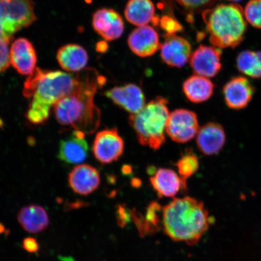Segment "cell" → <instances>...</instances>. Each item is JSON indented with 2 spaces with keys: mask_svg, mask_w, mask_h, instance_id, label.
<instances>
[{
  "mask_svg": "<svg viewBox=\"0 0 261 261\" xmlns=\"http://www.w3.org/2000/svg\"><path fill=\"white\" fill-rule=\"evenodd\" d=\"M106 83L105 77L94 68H86L78 72L74 90L54 106L57 122L85 135L95 132L100 125L101 112L94 103V96Z\"/></svg>",
  "mask_w": 261,
  "mask_h": 261,
  "instance_id": "cell-1",
  "label": "cell"
},
{
  "mask_svg": "<svg viewBox=\"0 0 261 261\" xmlns=\"http://www.w3.org/2000/svg\"><path fill=\"white\" fill-rule=\"evenodd\" d=\"M77 81L78 73L36 68L25 81L22 91L25 97L32 99L25 114L29 121L37 125L47 122L51 107L72 92Z\"/></svg>",
  "mask_w": 261,
  "mask_h": 261,
  "instance_id": "cell-2",
  "label": "cell"
},
{
  "mask_svg": "<svg viewBox=\"0 0 261 261\" xmlns=\"http://www.w3.org/2000/svg\"><path fill=\"white\" fill-rule=\"evenodd\" d=\"M210 214L194 198H174L162 210L163 231L171 240L189 246L198 243L210 227Z\"/></svg>",
  "mask_w": 261,
  "mask_h": 261,
  "instance_id": "cell-3",
  "label": "cell"
},
{
  "mask_svg": "<svg viewBox=\"0 0 261 261\" xmlns=\"http://www.w3.org/2000/svg\"><path fill=\"white\" fill-rule=\"evenodd\" d=\"M203 17L211 43L219 48H236L244 40L247 23L244 11L237 4H221L205 10Z\"/></svg>",
  "mask_w": 261,
  "mask_h": 261,
  "instance_id": "cell-4",
  "label": "cell"
},
{
  "mask_svg": "<svg viewBox=\"0 0 261 261\" xmlns=\"http://www.w3.org/2000/svg\"><path fill=\"white\" fill-rule=\"evenodd\" d=\"M168 100L158 96L146 104L138 113L130 114L128 121L135 130L140 144L158 150L165 144L169 116Z\"/></svg>",
  "mask_w": 261,
  "mask_h": 261,
  "instance_id": "cell-5",
  "label": "cell"
},
{
  "mask_svg": "<svg viewBox=\"0 0 261 261\" xmlns=\"http://www.w3.org/2000/svg\"><path fill=\"white\" fill-rule=\"evenodd\" d=\"M32 0H0V25L6 37L28 28L37 20Z\"/></svg>",
  "mask_w": 261,
  "mask_h": 261,
  "instance_id": "cell-6",
  "label": "cell"
},
{
  "mask_svg": "<svg viewBox=\"0 0 261 261\" xmlns=\"http://www.w3.org/2000/svg\"><path fill=\"white\" fill-rule=\"evenodd\" d=\"M199 129L197 114L190 110L177 109L169 114L166 132L173 141L184 143L197 136Z\"/></svg>",
  "mask_w": 261,
  "mask_h": 261,
  "instance_id": "cell-7",
  "label": "cell"
},
{
  "mask_svg": "<svg viewBox=\"0 0 261 261\" xmlns=\"http://www.w3.org/2000/svg\"><path fill=\"white\" fill-rule=\"evenodd\" d=\"M124 142L116 128L105 129L97 133L93 144V152L98 161L110 164L123 154Z\"/></svg>",
  "mask_w": 261,
  "mask_h": 261,
  "instance_id": "cell-8",
  "label": "cell"
},
{
  "mask_svg": "<svg viewBox=\"0 0 261 261\" xmlns=\"http://www.w3.org/2000/svg\"><path fill=\"white\" fill-rule=\"evenodd\" d=\"M221 54L219 48L201 45L191 55L189 63L195 74L213 77L221 70Z\"/></svg>",
  "mask_w": 261,
  "mask_h": 261,
  "instance_id": "cell-9",
  "label": "cell"
},
{
  "mask_svg": "<svg viewBox=\"0 0 261 261\" xmlns=\"http://www.w3.org/2000/svg\"><path fill=\"white\" fill-rule=\"evenodd\" d=\"M105 95L115 105L130 114L140 112L146 105V98L141 88L128 84L107 90Z\"/></svg>",
  "mask_w": 261,
  "mask_h": 261,
  "instance_id": "cell-10",
  "label": "cell"
},
{
  "mask_svg": "<svg viewBox=\"0 0 261 261\" xmlns=\"http://www.w3.org/2000/svg\"><path fill=\"white\" fill-rule=\"evenodd\" d=\"M160 49L162 60L171 67H184L190 60L191 44L184 38L175 34L166 35Z\"/></svg>",
  "mask_w": 261,
  "mask_h": 261,
  "instance_id": "cell-11",
  "label": "cell"
},
{
  "mask_svg": "<svg viewBox=\"0 0 261 261\" xmlns=\"http://www.w3.org/2000/svg\"><path fill=\"white\" fill-rule=\"evenodd\" d=\"M92 25L101 37L109 41L119 38L124 31L123 19L113 9H98L93 15Z\"/></svg>",
  "mask_w": 261,
  "mask_h": 261,
  "instance_id": "cell-12",
  "label": "cell"
},
{
  "mask_svg": "<svg viewBox=\"0 0 261 261\" xmlns=\"http://www.w3.org/2000/svg\"><path fill=\"white\" fill-rule=\"evenodd\" d=\"M254 89L247 78L236 76L223 87L225 102L230 109L239 110L246 108L252 100Z\"/></svg>",
  "mask_w": 261,
  "mask_h": 261,
  "instance_id": "cell-13",
  "label": "cell"
},
{
  "mask_svg": "<svg viewBox=\"0 0 261 261\" xmlns=\"http://www.w3.org/2000/svg\"><path fill=\"white\" fill-rule=\"evenodd\" d=\"M10 61L19 74L30 75L34 72L37 56L32 42L24 38L16 39L10 47Z\"/></svg>",
  "mask_w": 261,
  "mask_h": 261,
  "instance_id": "cell-14",
  "label": "cell"
},
{
  "mask_svg": "<svg viewBox=\"0 0 261 261\" xmlns=\"http://www.w3.org/2000/svg\"><path fill=\"white\" fill-rule=\"evenodd\" d=\"M68 181L69 187L75 193L89 195L99 187V172L96 168L89 165H77L68 174Z\"/></svg>",
  "mask_w": 261,
  "mask_h": 261,
  "instance_id": "cell-15",
  "label": "cell"
},
{
  "mask_svg": "<svg viewBox=\"0 0 261 261\" xmlns=\"http://www.w3.org/2000/svg\"><path fill=\"white\" fill-rule=\"evenodd\" d=\"M86 136L77 130L63 139L59 145L58 158L67 164L77 165L84 162L89 155V145Z\"/></svg>",
  "mask_w": 261,
  "mask_h": 261,
  "instance_id": "cell-16",
  "label": "cell"
},
{
  "mask_svg": "<svg viewBox=\"0 0 261 261\" xmlns=\"http://www.w3.org/2000/svg\"><path fill=\"white\" fill-rule=\"evenodd\" d=\"M128 44L133 53L142 58L152 56L161 46L158 32L149 25L138 27L130 33Z\"/></svg>",
  "mask_w": 261,
  "mask_h": 261,
  "instance_id": "cell-17",
  "label": "cell"
},
{
  "mask_svg": "<svg viewBox=\"0 0 261 261\" xmlns=\"http://www.w3.org/2000/svg\"><path fill=\"white\" fill-rule=\"evenodd\" d=\"M226 140L223 127L219 123L210 122L199 129L196 142L202 153L206 155H213L223 149Z\"/></svg>",
  "mask_w": 261,
  "mask_h": 261,
  "instance_id": "cell-18",
  "label": "cell"
},
{
  "mask_svg": "<svg viewBox=\"0 0 261 261\" xmlns=\"http://www.w3.org/2000/svg\"><path fill=\"white\" fill-rule=\"evenodd\" d=\"M57 58L61 67L71 73L84 70L89 59L86 49L75 44L64 45L59 48Z\"/></svg>",
  "mask_w": 261,
  "mask_h": 261,
  "instance_id": "cell-19",
  "label": "cell"
},
{
  "mask_svg": "<svg viewBox=\"0 0 261 261\" xmlns=\"http://www.w3.org/2000/svg\"><path fill=\"white\" fill-rule=\"evenodd\" d=\"M150 182L159 197H174L180 189H185L181 177L171 169L159 168L151 177Z\"/></svg>",
  "mask_w": 261,
  "mask_h": 261,
  "instance_id": "cell-20",
  "label": "cell"
},
{
  "mask_svg": "<svg viewBox=\"0 0 261 261\" xmlns=\"http://www.w3.org/2000/svg\"><path fill=\"white\" fill-rule=\"evenodd\" d=\"M17 220L24 230L31 233H38L45 230L49 225L46 211L40 205L30 204L21 208Z\"/></svg>",
  "mask_w": 261,
  "mask_h": 261,
  "instance_id": "cell-21",
  "label": "cell"
},
{
  "mask_svg": "<svg viewBox=\"0 0 261 261\" xmlns=\"http://www.w3.org/2000/svg\"><path fill=\"white\" fill-rule=\"evenodd\" d=\"M215 85L208 78L194 74L188 78L182 85L186 97L191 102H205L213 95Z\"/></svg>",
  "mask_w": 261,
  "mask_h": 261,
  "instance_id": "cell-22",
  "label": "cell"
},
{
  "mask_svg": "<svg viewBox=\"0 0 261 261\" xmlns=\"http://www.w3.org/2000/svg\"><path fill=\"white\" fill-rule=\"evenodd\" d=\"M155 12L151 0H129L124 14L130 23L141 27L154 20Z\"/></svg>",
  "mask_w": 261,
  "mask_h": 261,
  "instance_id": "cell-23",
  "label": "cell"
},
{
  "mask_svg": "<svg viewBox=\"0 0 261 261\" xmlns=\"http://www.w3.org/2000/svg\"><path fill=\"white\" fill-rule=\"evenodd\" d=\"M237 66L241 73L254 79L261 78V51L244 50L238 55Z\"/></svg>",
  "mask_w": 261,
  "mask_h": 261,
  "instance_id": "cell-24",
  "label": "cell"
},
{
  "mask_svg": "<svg viewBox=\"0 0 261 261\" xmlns=\"http://www.w3.org/2000/svg\"><path fill=\"white\" fill-rule=\"evenodd\" d=\"M175 166L178 169L184 189H187V179L198 170V158L193 152L189 150L182 155L181 158L176 163Z\"/></svg>",
  "mask_w": 261,
  "mask_h": 261,
  "instance_id": "cell-25",
  "label": "cell"
},
{
  "mask_svg": "<svg viewBox=\"0 0 261 261\" xmlns=\"http://www.w3.org/2000/svg\"><path fill=\"white\" fill-rule=\"evenodd\" d=\"M244 14L251 25L261 29V0H250L245 7Z\"/></svg>",
  "mask_w": 261,
  "mask_h": 261,
  "instance_id": "cell-26",
  "label": "cell"
},
{
  "mask_svg": "<svg viewBox=\"0 0 261 261\" xmlns=\"http://www.w3.org/2000/svg\"><path fill=\"white\" fill-rule=\"evenodd\" d=\"M11 40L0 37V73L7 70L11 65L10 61V48Z\"/></svg>",
  "mask_w": 261,
  "mask_h": 261,
  "instance_id": "cell-27",
  "label": "cell"
},
{
  "mask_svg": "<svg viewBox=\"0 0 261 261\" xmlns=\"http://www.w3.org/2000/svg\"><path fill=\"white\" fill-rule=\"evenodd\" d=\"M160 25L167 35L175 34V33L181 31L182 27L175 19L169 15H165L160 19Z\"/></svg>",
  "mask_w": 261,
  "mask_h": 261,
  "instance_id": "cell-28",
  "label": "cell"
},
{
  "mask_svg": "<svg viewBox=\"0 0 261 261\" xmlns=\"http://www.w3.org/2000/svg\"><path fill=\"white\" fill-rule=\"evenodd\" d=\"M179 5L186 9L195 10L207 7L216 1V0H175Z\"/></svg>",
  "mask_w": 261,
  "mask_h": 261,
  "instance_id": "cell-29",
  "label": "cell"
},
{
  "mask_svg": "<svg viewBox=\"0 0 261 261\" xmlns=\"http://www.w3.org/2000/svg\"><path fill=\"white\" fill-rule=\"evenodd\" d=\"M22 247L26 252L34 253L37 252L40 249V244L35 238L27 237L22 241Z\"/></svg>",
  "mask_w": 261,
  "mask_h": 261,
  "instance_id": "cell-30",
  "label": "cell"
},
{
  "mask_svg": "<svg viewBox=\"0 0 261 261\" xmlns=\"http://www.w3.org/2000/svg\"><path fill=\"white\" fill-rule=\"evenodd\" d=\"M5 231V228L3 224H0V234L4 233Z\"/></svg>",
  "mask_w": 261,
  "mask_h": 261,
  "instance_id": "cell-31",
  "label": "cell"
},
{
  "mask_svg": "<svg viewBox=\"0 0 261 261\" xmlns=\"http://www.w3.org/2000/svg\"><path fill=\"white\" fill-rule=\"evenodd\" d=\"M228 1L234 2H238L241 1V0H228Z\"/></svg>",
  "mask_w": 261,
  "mask_h": 261,
  "instance_id": "cell-32",
  "label": "cell"
}]
</instances>
